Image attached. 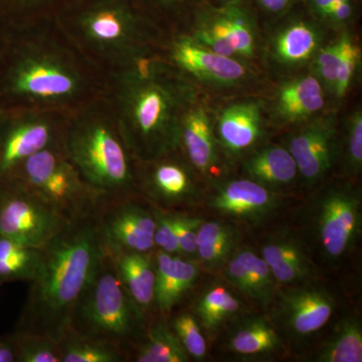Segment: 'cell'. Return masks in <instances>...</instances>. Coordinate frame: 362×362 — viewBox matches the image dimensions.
Returning <instances> with one entry per match:
<instances>
[{
	"instance_id": "681fc988",
	"label": "cell",
	"mask_w": 362,
	"mask_h": 362,
	"mask_svg": "<svg viewBox=\"0 0 362 362\" xmlns=\"http://www.w3.org/2000/svg\"><path fill=\"white\" fill-rule=\"evenodd\" d=\"M218 1L221 2V4H230V2L235 1V0H218Z\"/></svg>"
},
{
	"instance_id": "484cf974",
	"label": "cell",
	"mask_w": 362,
	"mask_h": 362,
	"mask_svg": "<svg viewBox=\"0 0 362 362\" xmlns=\"http://www.w3.org/2000/svg\"><path fill=\"white\" fill-rule=\"evenodd\" d=\"M42 249L0 235V288L13 282H28L37 275Z\"/></svg>"
},
{
	"instance_id": "cb8c5ba5",
	"label": "cell",
	"mask_w": 362,
	"mask_h": 362,
	"mask_svg": "<svg viewBox=\"0 0 362 362\" xmlns=\"http://www.w3.org/2000/svg\"><path fill=\"white\" fill-rule=\"evenodd\" d=\"M245 171L250 180L270 189L290 185L299 173L289 150L282 146H268L255 152L245 162Z\"/></svg>"
},
{
	"instance_id": "4316f807",
	"label": "cell",
	"mask_w": 362,
	"mask_h": 362,
	"mask_svg": "<svg viewBox=\"0 0 362 362\" xmlns=\"http://www.w3.org/2000/svg\"><path fill=\"white\" fill-rule=\"evenodd\" d=\"M240 310V301L228 288L221 284L207 287L195 300L194 313L201 327L214 333Z\"/></svg>"
},
{
	"instance_id": "d590c367",
	"label": "cell",
	"mask_w": 362,
	"mask_h": 362,
	"mask_svg": "<svg viewBox=\"0 0 362 362\" xmlns=\"http://www.w3.org/2000/svg\"><path fill=\"white\" fill-rule=\"evenodd\" d=\"M175 226L180 256L190 259L197 258V232L204 218L173 211Z\"/></svg>"
},
{
	"instance_id": "ab89813d",
	"label": "cell",
	"mask_w": 362,
	"mask_h": 362,
	"mask_svg": "<svg viewBox=\"0 0 362 362\" xmlns=\"http://www.w3.org/2000/svg\"><path fill=\"white\" fill-rule=\"evenodd\" d=\"M240 237V230L235 226L223 221H202L197 232V247L206 246L230 238Z\"/></svg>"
},
{
	"instance_id": "60d3db41",
	"label": "cell",
	"mask_w": 362,
	"mask_h": 362,
	"mask_svg": "<svg viewBox=\"0 0 362 362\" xmlns=\"http://www.w3.org/2000/svg\"><path fill=\"white\" fill-rule=\"evenodd\" d=\"M347 160L349 168L356 173H361L362 166V116L356 112L350 120L347 132Z\"/></svg>"
},
{
	"instance_id": "d6986e66",
	"label": "cell",
	"mask_w": 362,
	"mask_h": 362,
	"mask_svg": "<svg viewBox=\"0 0 362 362\" xmlns=\"http://www.w3.org/2000/svg\"><path fill=\"white\" fill-rule=\"evenodd\" d=\"M180 149L187 153L190 163L202 175H209L218 168V140L206 110L192 104L181 120Z\"/></svg>"
},
{
	"instance_id": "f1b7e54d",
	"label": "cell",
	"mask_w": 362,
	"mask_h": 362,
	"mask_svg": "<svg viewBox=\"0 0 362 362\" xmlns=\"http://www.w3.org/2000/svg\"><path fill=\"white\" fill-rule=\"evenodd\" d=\"M318 362H361L362 325L349 316L338 324L334 334L321 347L314 359Z\"/></svg>"
},
{
	"instance_id": "5bb4252c",
	"label": "cell",
	"mask_w": 362,
	"mask_h": 362,
	"mask_svg": "<svg viewBox=\"0 0 362 362\" xmlns=\"http://www.w3.org/2000/svg\"><path fill=\"white\" fill-rule=\"evenodd\" d=\"M335 307L337 302L327 290L317 286H300L280 292L275 316L288 334L304 338L322 329Z\"/></svg>"
},
{
	"instance_id": "7dc6e473",
	"label": "cell",
	"mask_w": 362,
	"mask_h": 362,
	"mask_svg": "<svg viewBox=\"0 0 362 362\" xmlns=\"http://www.w3.org/2000/svg\"><path fill=\"white\" fill-rule=\"evenodd\" d=\"M159 4H161L162 6H175L176 4L180 1V0H158Z\"/></svg>"
},
{
	"instance_id": "c3c4849f",
	"label": "cell",
	"mask_w": 362,
	"mask_h": 362,
	"mask_svg": "<svg viewBox=\"0 0 362 362\" xmlns=\"http://www.w3.org/2000/svg\"><path fill=\"white\" fill-rule=\"evenodd\" d=\"M6 28L0 23V49H1L2 44H4V37H6Z\"/></svg>"
},
{
	"instance_id": "f35d334b",
	"label": "cell",
	"mask_w": 362,
	"mask_h": 362,
	"mask_svg": "<svg viewBox=\"0 0 362 362\" xmlns=\"http://www.w3.org/2000/svg\"><path fill=\"white\" fill-rule=\"evenodd\" d=\"M240 239V237L230 238L206 246L197 247V259L206 268H218L230 259L238 247Z\"/></svg>"
},
{
	"instance_id": "5b68a950",
	"label": "cell",
	"mask_w": 362,
	"mask_h": 362,
	"mask_svg": "<svg viewBox=\"0 0 362 362\" xmlns=\"http://www.w3.org/2000/svg\"><path fill=\"white\" fill-rule=\"evenodd\" d=\"M62 146L93 187L108 195L136 192V160L103 95L69 114Z\"/></svg>"
},
{
	"instance_id": "ee69618b",
	"label": "cell",
	"mask_w": 362,
	"mask_h": 362,
	"mask_svg": "<svg viewBox=\"0 0 362 362\" xmlns=\"http://www.w3.org/2000/svg\"><path fill=\"white\" fill-rule=\"evenodd\" d=\"M354 2L352 0H343L331 6L329 11L323 18L333 21L335 23H343L349 21L354 14Z\"/></svg>"
},
{
	"instance_id": "836d02e7",
	"label": "cell",
	"mask_w": 362,
	"mask_h": 362,
	"mask_svg": "<svg viewBox=\"0 0 362 362\" xmlns=\"http://www.w3.org/2000/svg\"><path fill=\"white\" fill-rule=\"evenodd\" d=\"M170 328L183 349L195 361H202L206 354V338L202 332L201 324L194 314L183 312L177 314L170 323Z\"/></svg>"
},
{
	"instance_id": "4dcf8cb0",
	"label": "cell",
	"mask_w": 362,
	"mask_h": 362,
	"mask_svg": "<svg viewBox=\"0 0 362 362\" xmlns=\"http://www.w3.org/2000/svg\"><path fill=\"white\" fill-rule=\"evenodd\" d=\"M69 0H0V23L18 28L45 18H54Z\"/></svg>"
},
{
	"instance_id": "f6af8a7d",
	"label": "cell",
	"mask_w": 362,
	"mask_h": 362,
	"mask_svg": "<svg viewBox=\"0 0 362 362\" xmlns=\"http://www.w3.org/2000/svg\"><path fill=\"white\" fill-rule=\"evenodd\" d=\"M294 0H261L258 4L268 13H279L285 11Z\"/></svg>"
},
{
	"instance_id": "ffe728a7",
	"label": "cell",
	"mask_w": 362,
	"mask_h": 362,
	"mask_svg": "<svg viewBox=\"0 0 362 362\" xmlns=\"http://www.w3.org/2000/svg\"><path fill=\"white\" fill-rule=\"evenodd\" d=\"M263 134L259 106L243 102L226 107L218 121V142L226 153L240 156L252 148Z\"/></svg>"
},
{
	"instance_id": "7bdbcfd3",
	"label": "cell",
	"mask_w": 362,
	"mask_h": 362,
	"mask_svg": "<svg viewBox=\"0 0 362 362\" xmlns=\"http://www.w3.org/2000/svg\"><path fill=\"white\" fill-rule=\"evenodd\" d=\"M18 338L16 331L0 335V362H18Z\"/></svg>"
},
{
	"instance_id": "83f0119b",
	"label": "cell",
	"mask_w": 362,
	"mask_h": 362,
	"mask_svg": "<svg viewBox=\"0 0 362 362\" xmlns=\"http://www.w3.org/2000/svg\"><path fill=\"white\" fill-rule=\"evenodd\" d=\"M136 362H187V351L170 326L164 321L154 323L135 347Z\"/></svg>"
},
{
	"instance_id": "30bf717a",
	"label": "cell",
	"mask_w": 362,
	"mask_h": 362,
	"mask_svg": "<svg viewBox=\"0 0 362 362\" xmlns=\"http://www.w3.org/2000/svg\"><path fill=\"white\" fill-rule=\"evenodd\" d=\"M312 233L325 258L338 259L361 238L362 202L358 190L331 187L317 195L311 204Z\"/></svg>"
},
{
	"instance_id": "2e32d148",
	"label": "cell",
	"mask_w": 362,
	"mask_h": 362,
	"mask_svg": "<svg viewBox=\"0 0 362 362\" xmlns=\"http://www.w3.org/2000/svg\"><path fill=\"white\" fill-rule=\"evenodd\" d=\"M209 206L228 218L257 223L267 220L280 206L270 188L252 180H237L218 188Z\"/></svg>"
},
{
	"instance_id": "7402d4cb",
	"label": "cell",
	"mask_w": 362,
	"mask_h": 362,
	"mask_svg": "<svg viewBox=\"0 0 362 362\" xmlns=\"http://www.w3.org/2000/svg\"><path fill=\"white\" fill-rule=\"evenodd\" d=\"M109 259L138 306L144 312L154 306L156 280L154 255L152 252H127Z\"/></svg>"
},
{
	"instance_id": "8fae6325",
	"label": "cell",
	"mask_w": 362,
	"mask_h": 362,
	"mask_svg": "<svg viewBox=\"0 0 362 362\" xmlns=\"http://www.w3.org/2000/svg\"><path fill=\"white\" fill-rule=\"evenodd\" d=\"M71 223L18 182L0 185V235L42 249Z\"/></svg>"
},
{
	"instance_id": "d6a6232c",
	"label": "cell",
	"mask_w": 362,
	"mask_h": 362,
	"mask_svg": "<svg viewBox=\"0 0 362 362\" xmlns=\"http://www.w3.org/2000/svg\"><path fill=\"white\" fill-rule=\"evenodd\" d=\"M218 9L228 26L235 52L243 57H252L255 39L246 9L238 4V0Z\"/></svg>"
},
{
	"instance_id": "ba28073f",
	"label": "cell",
	"mask_w": 362,
	"mask_h": 362,
	"mask_svg": "<svg viewBox=\"0 0 362 362\" xmlns=\"http://www.w3.org/2000/svg\"><path fill=\"white\" fill-rule=\"evenodd\" d=\"M66 114L0 108V183L33 154L62 143Z\"/></svg>"
},
{
	"instance_id": "6da1fadb",
	"label": "cell",
	"mask_w": 362,
	"mask_h": 362,
	"mask_svg": "<svg viewBox=\"0 0 362 362\" xmlns=\"http://www.w3.org/2000/svg\"><path fill=\"white\" fill-rule=\"evenodd\" d=\"M105 75L74 47L56 18L6 28L0 49V108L69 114L104 92Z\"/></svg>"
},
{
	"instance_id": "f546056e",
	"label": "cell",
	"mask_w": 362,
	"mask_h": 362,
	"mask_svg": "<svg viewBox=\"0 0 362 362\" xmlns=\"http://www.w3.org/2000/svg\"><path fill=\"white\" fill-rule=\"evenodd\" d=\"M61 362H124L128 354L108 343L81 337L68 331L59 341Z\"/></svg>"
},
{
	"instance_id": "e0dca14e",
	"label": "cell",
	"mask_w": 362,
	"mask_h": 362,
	"mask_svg": "<svg viewBox=\"0 0 362 362\" xmlns=\"http://www.w3.org/2000/svg\"><path fill=\"white\" fill-rule=\"evenodd\" d=\"M154 307L162 315H168L182 301L199 280L201 269L194 259L157 250Z\"/></svg>"
},
{
	"instance_id": "7a4b0ae2",
	"label": "cell",
	"mask_w": 362,
	"mask_h": 362,
	"mask_svg": "<svg viewBox=\"0 0 362 362\" xmlns=\"http://www.w3.org/2000/svg\"><path fill=\"white\" fill-rule=\"evenodd\" d=\"M103 97L135 160L149 162L180 151L181 120L197 96L187 76L156 54L105 74Z\"/></svg>"
},
{
	"instance_id": "603a6c76",
	"label": "cell",
	"mask_w": 362,
	"mask_h": 362,
	"mask_svg": "<svg viewBox=\"0 0 362 362\" xmlns=\"http://www.w3.org/2000/svg\"><path fill=\"white\" fill-rule=\"evenodd\" d=\"M226 345L233 354L245 356H267L282 349L277 328L261 315L246 317L233 325Z\"/></svg>"
},
{
	"instance_id": "3957f363",
	"label": "cell",
	"mask_w": 362,
	"mask_h": 362,
	"mask_svg": "<svg viewBox=\"0 0 362 362\" xmlns=\"http://www.w3.org/2000/svg\"><path fill=\"white\" fill-rule=\"evenodd\" d=\"M42 252L16 330L59 342L69 331L78 300L107 259L95 216L71 223Z\"/></svg>"
},
{
	"instance_id": "9a60e30c",
	"label": "cell",
	"mask_w": 362,
	"mask_h": 362,
	"mask_svg": "<svg viewBox=\"0 0 362 362\" xmlns=\"http://www.w3.org/2000/svg\"><path fill=\"white\" fill-rule=\"evenodd\" d=\"M288 150L305 182L315 185L332 168L337 156L334 119L328 117L309 124L293 136Z\"/></svg>"
},
{
	"instance_id": "bcb514c9",
	"label": "cell",
	"mask_w": 362,
	"mask_h": 362,
	"mask_svg": "<svg viewBox=\"0 0 362 362\" xmlns=\"http://www.w3.org/2000/svg\"><path fill=\"white\" fill-rule=\"evenodd\" d=\"M343 0H309L310 8L321 18H324L331 6Z\"/></svg>"
},
{
	"instance_id": "8d00e7d4",
	"label": "cell",
	"mask_w": 362,
	"mask_h": 362,
	"mask_svg": "<svg viewBox=\"0 0 362 362\" xmlns=\"http://www.w3.org/2000/svg\"><path fill=\"white\" fill-rule=\"evenodd\" d=\"M151 206L156 223V232H154L156 249L171 255H180L173 211Z\"/></svg>"
},
{
	"instance_id": "44dd1931",
	"label": "cell",
	"mask_w": 362,
	"mask_h": 362,
	"mask_svg": "<svg viewBox=\"0 0 362 362\" xmlns=\"http://www.w3.org/2000/svg\"><path fill=\"white\" fill-rule=\"evenodd\" d=\"M228 280L239 291L267 308L275 298V279L265 259L251 250L244 249L228 259Z\"/></svg>"
},
{
	"instance_id": "e575fe53",
	"label": "cell",
	"mask_w": 362,
	"mask_h": 362,
	"mask_svg": "<svg viewBox=\"0 0 362 362\" xmlns=\"http://www.w3.org/2000/svg\"><path fill=\"white\" fill-rule=\"evenodd\" d=\"M18 362H61L59 342L45 335L16 331Z\"/></svg>"
},
{
	"instance_id": "ac0fdd59",
	"label": "cell",
	"mask_w": 362,
	"mask_h": 362,
	"mask_svg": "<svg viewBox=\"0 0 362 362\" xmlns=\"http://www.w3.org/2000/svg\"><path fill=\"white\" fill-rule=\"evenodd\" d=\"M275 281L281 284H299L314 273V265L302 243L291 233H276L261 250Z\"/></svg>"
},
{
	"instance_id": "9c48e42d",
	"label": "cell",
	"mask_w": 362,
	"mask_h": 362,
	"mask_svg": "<svg viewBox=\"0 0 362 362\" xmlns=\"http://www.w3.org/2000/svg\"><path fill=\"white\" fill-rule=\"evenodd\" d=\"M135 192L109 195L95 214L98 233L109 258L127 252H153L156 218Z\"/></svg>"
},
{
	"instance_id": "74e56055",
	"label": "cell",
	"mask_w": 362,
	"mask_h": 362,
	"mask_svg": "<svg viewBox=\"0 0 362 362\" xmlns=\"http://www.w3.org/2000/svg\"><path fill=\"white\" fill-rule=\"evenodd\" d=\"M340 42H341V56H340L334 90L337 96L341 98L349 90L350 83L356 73L361 52L349 35H343Z\"/></svg>"
},
{
	"instance_id": "f907efd6",
	"label": "cell",
	"mask_w": 362,
	"mask_h": 362,
	"mask_svg": "<svg viewBox=\"0 0 362 362\" xmlns=\"http://www.w3.org/2000/svg\"><path fill=\"white\" fill-rule=\"evenodd\" d=\"M257 1H258V2H259V1H261V0H257Z\"/></svg>"
},
{
	"instance_id": "b9f144b4",
	"label": "cell",
	"mask_w": 362,
	"mask_h": 362,
	"mask_svg": "<svg viewBox=\"0 0 362 362\" xmlns=\"http://www.w3.org/2000/svg\"><path fill=\"white\" fill-rule=\"evenodd\" d=\"M340 56H341V42L340 40L335 44L328 45L319 54L317 59V68L323 80L334 88L338 68H339Z\"/></svg>"
},
{
	"instance_id": "1f68e13d",
	"label": "cell",
	"mask_w": 362,
	"mask_h": 362,
	"mask_svg": "<svg viewBox=\"0 0 362 362\" xmlns=\"http://www.w3.org/2000/svg\"><path fill=\"white\" fill-rule=\"evenodd\" d=\"M319 44V35L310 23L299 21L286 28L275 42V52L280 61L301 63L310 58Z\"/></svg>"
},
{
	"instance_id": "d4e9b609",
	"label": "cell",
	"mask_w": 362,
	"mask_h": 362,
	"mask_svg": "<svg viewBox=\"0 0 362 362\" xmlns=\"http://www.w3.org/2000/svg\"><path fill=\"white\" fill-rule=\"evenodd\" d=\"M324 106L323 90L317 78H296L281 88L278 95V112L287 122L305 120Z\"/></svg>"
},
{
	"instance_id": "7c38bea8",
	"label": "cell",
	"mask_w": 362,
	"mask_h": 362,
	"mask_svg": "<svg viewBox=\"0 0 362 362\" xmlns=\"http://www.w3.org/2000/svg\"><path fill=\"white\" fill-rule=\"evenodd\" d=\"M173 154L138 162L144 166L143 170L136 168V192H142L151 206L168 211L190 206L197 197L194 175L187 165L173 159Z\"/></svg>"
},
{
	"instance_id": "8992f818",
	"label": "cell",
	"mask_w": 362,
	"mask_h": 362,
	"mask_svg": "<svg viewBox=\"0 0 362 362\" xmlns=\"http://www.w3.org/2000/svg\"><path fill=\"white\" fill-rule=\"evenodd\" d=\"M69 331L127 354L146 334L145 312L131 297L108 257L76 305Z\"/></svg>"
},
{
	"instance_id": "4fadbf2b",
	"label": "cell",
	"mask_w": 362,
	"mask_h": 362,
	"mask_svg": "<svg viewBox=\"0 0 362 362\" xmlns=\"http://www.w3.org/2000/svg\"><path fill=\"white\" fill-rule=\"evenodd\" d=\"M163 58L187 77L214 85H237L247 76L245 66L239 61L207 49L190 35L171 37Z\"/></svg>"
},
{
	"instance_id": "52a82bcc",
	"label": "cell",
	"mask_w": 362,
	"mask_h": 362,
	"mask_svg": "<svg viewBox=\"0 0 362 362\" xmlns=\"http://www.w3.org/2000/svg\"><path fill=\"white\" fill-rule=\"evenodd\" d=\"M6 181L23 185L70 221L95 216L109 197L83 178L62 143L33 154Z\"/></svg>"
},
{
	"instance_id": "277c9868",
	"label": "cell",
	"mask_w": 362,
	"mask_h": 362,
	"mask_svg": "<svg viewBox=\"0 0 362 362\" xmlns=\"http://www.w3.org/2000/svg\"><path fill=\"white\" fill-rule=\"evenodd\" d=\"M66 37L102 73L154 51V28L133 0H71L56 16Z\"/></svg>"
}]
</instances>
